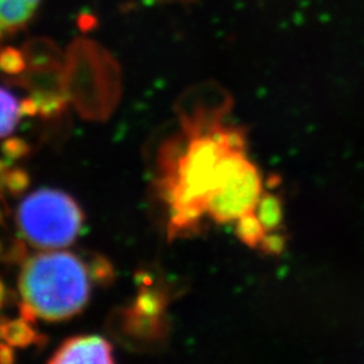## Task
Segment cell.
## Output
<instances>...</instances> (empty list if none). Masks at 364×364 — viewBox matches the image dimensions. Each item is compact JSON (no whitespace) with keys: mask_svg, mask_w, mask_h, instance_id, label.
<instances>
[{"mask_svg":"<svg viewBox=\"0 0 364 364\" xmlns=\"http://www.w3.org/2000/svg\"><path fill=\"white\" fill-rule=\"evenodd\" d=\"M82 224L84 213L76 200L55 189L30 193L18 208L19 230L34 247H66L77 239Z\"/></svg>","mask_w":364,"mask_h":364,"instance_id":"obj_3","label":"cell"},{"mask_svg":"<svg viewBox=\"0 0 364 364\" xmlns=\"http://www.w3.org/2000/svg\"><path fill=\"white\" fill-rule=\"evenodd\" d=\"M236 235L248 247L260 248L267 234L252 210L236 221Z\"/></svg>","mask_w":364,"mask_h":364,"instance_id":"obj_10","label":"cell"},{"mask_svg":"<svg viewBox=\"0 0 364 364\" xmlns=\"http://www.w3.org/2000/svg\"><path fill=\"white\" fill-rule=\"evenodd\" d=\"M7 299V289L4 287V284L0 281V308L6 304Z\"/></svg>","mask_w":364,"mask_h":364,"instance_id":"obj_19","label":"cell"},{"mask_svg":"<svg viewBox=\"0 0 364 364\" xmlns=\"http://www.w3.org/2000/svg\"><path fill=\"white\" fill-rule=\"evenodd\" d=\"M0 338L7 344L16 348H26L31 344H38L39 335L31 328L26 320H10L1 321L0 326Z\"/></svg>","mask_w":364,"mask_h":364,"instance_id":"obj_8","label":"cell"},{"mask_svg":"<svg viewBox=\"0 0 364 364\" xmlns=\"http://www.w3.org/2000/svg\"><path fill=\"white\" fill-rule=\"evenodd\" d=\"M10 171V166L6 161L0 159V192L4 191V186H6V178H7V174Z\"/></svg>","mask_w":364,"mask_h":364,"instance_id":"obj_18","label":"cell"},{"mask_svg":"<svg viewBox=\"0 0 364 364\" xmlns=\"http://www.w3.org/2000/svg\"><path fill=\"white\" fill-rule=\"evenodd\" d=\"M239 149H246L240 129L223 126L218 119H188L181 136L161 156L158 186L168 207L170 236L189 232L201 223L227 158Z\"/></svg>","mask_w":364,"mask_h":364,"instance_id":"obj_1","label":"cell"},{"mask_svg":"<svg viewBox=\"0 0 364 364\" xmlns=\"http://www.w3.org/2000/svg\"><path fill=\"white\" fill-rule=\"evenodd\" d=\"M11 92L0 87V138H6L13 132L19 117L21 108Z\"/></svg>","mask_w":364,"mask_h":364,"instance_id":"obj_9","label":"cell"},{"mask_svg":"<svg viewBox=\"0 0 364 364\" xmlns=\"http://www.w3.org/2000/svg\"><path fill=\"white\" fill-rule=\"evenodd\" d=\"M19 108H21V115H27V117L38 115V105H37V102L33 96L22 100L21 105H19Z\"/></svg>","mask_w":364,"mask_h":364,"instance_id":"obj_14","label":"cell"},{"mask_svg":"<svg viewBox=\"0 0 364 364\" xmlns=\"http://www.w3.org/2000/svg\"><path fill=\"white\" fill-rule=\"evenodd\" d=\"M42 0H0V39L18 33L37 13Z\"/></svg>","mask_w":364,"mask_h":364,"instance_id":"obj_6","label":"cell"},{"mask_svg":"<svg viewBox=\"0 0 364 364\" xmlns=\"http://www.w3.org/2000/svg\"><path fill=\"white\" fill-rule=\"evenodd\" d=\"M14 352L11 350V346L7 343H0V363L10 364L13 363Z\"/></svg>","mask_w":364,"mask_h":364,"instance_id":"obj_16","label":"cell"},{"mask_svg":"<svg viewBox=\"0 0 364 364\" xmlns=\"http://www.w3.org/2000/svg\"><path fill=\"white\" fill-rule=\"evenodd\" d=\"M1 153L10 161H16L30 153V147L27 142L21 138H9L1 144Z\"/></svg>","mask_w":364,"mask_h":364,"instance_id":"obj_13","label":"cell"},{"mask_svg":"<svg viewBox=\"0 0 364 364\" xmlns=\"http://www.w3.org/2000/svg\"><path fill=\"white\" fill-rule=\"evenodd\" d=\"M27 64L25 54L13 46L0 49V70L9 76H19L26 70Z\"/></svg>","mask_w":364,"mask_h":364,"instance_id":"obj_11","label":"cell"},{"mask_svg":"<svg viewBox=\"0 0 364 364\" xmlns=\"http://www.w3.org/2000/svg\"><path fill=\"white\" fill-rule=\"evenodd\" d=\"M21 317L23 320H26L27 323H34L38 318L36 311L28 304H26L25 301L21 304Z\"/></svg>","mask_w":364,"mask_h":364,"instance_id":"obj_17","label":"cell"},{"mask_svg":"<svg viewBox=\"0 0 364 364\" xmlns=\"http://www.w3.org/2000/svg\"><path fill=\"white\" fill-rule=\"evenodd\" d=\"M0 254H1V243H0Z\"/></svg>","mask_w":364,"mask_h":364,"instance_id":"obj_20","label":"cell"},{"mask_svg":"<svg viewBox=\"0 0 364 364\" xmlns=\"http://www.w3.org/2000/svg\"><path fill=\"white\" fill-rule=\"evenodd\" d=\"M114 362V348L111 343L95 335L68 338L49 360L52 364H111Z\"/></svg>","mask_w":364,"mask_h":364,"instance_id":"obj_5","label":"cell"},{"mask_svg":"<svg viewBox=\"0 0 364 364\" xmlns=\"http://www.w3.org/2000/svg\"><path fill=\"white\" fill-rule=\"evenodd\" d=\"M26 247L23 243H15L13 247L10 248V252L7 255V260L11 262H18V260H23L26 258Z\"/></svg>","mask_w":364,"mask_h":364,"instance_id":"obj_15","label":"cell"},{"mask_svg":"<svg viewBox=\"0 0 364 364\" xmlns=\"http://www.w3.org/2000/svg\"><path fill=\"white\" fill-rule=\"evenodd\" d=\"M255 216L258 218L266 234H274L284 219V205L281 198L272 192L263 191L259 201L254 209Z\"/></svg>","mask_w":364,"mask_h":364,"instance_id":"obj_7","label":"cell"},{"mask_svg":"<svg viewBox=\"0 0 364 364\" xmlns=\"http://www.w3.org/2000/svg\"><path fill=\"white\" fill-rule=\"evenodd\" d=\"M1 197H3V196H1V192H0V198H1Z\"/></svg>","mask_w":364,"mask_h":364,"instance_id":"obj_21","label":"cell"},{"mask_svg":"<svg viewBox=\"0 0 364 364\" xmlns=\"http://www.w3.org/2000/svg\"><path fill=\"white\" fill-rule=\"evenodd\" d=\"M30 185V177L23 169H13L9 171L4 189L13 196L25 193Z\"/></svg>","mask_w":364,"mask_h":364,"instance_id":"obj_12","label":"cell"},{"mask_svg":"<svg viewBox=\"0 0 364 364\" xmlns=\"http://www.w3.org/2000/svg\"><path fill=\"white\" fill-rule=\"evenodd\" d=\"M90 267L72 252L50 251L28 258L19 277L23 301L46 321L81 312L91 296Z\"/></svg>","mask_w":364,"mask_h":364,"instance_id":"obj_2","label":"cell"},{"mask_svg":"<svg viewBox=\"0 0 364 364\" xmlns=\"http://www.w3.org/2000/svg\"><path fill=\"white\" fill-rule=\"evenodd\" d=\"M258 168L248 159L246 149L227 158L220 180L209 197L207 215L219 224H228L252 212L263 193Z\"/></svg>","mask_w":364,"mask_h":364,"instance_id":"obj_4","label":"cell"}]
</instances>
